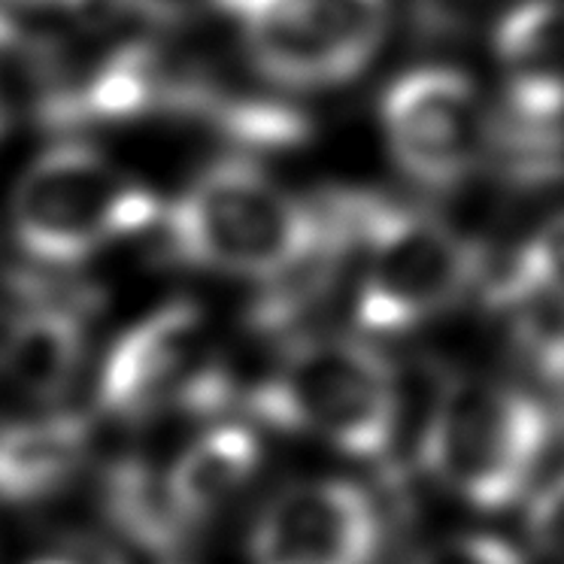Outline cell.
Masks as SVG:
<instances>
[{
    "label": "cell",
    "instance_id": "cell-2",
    "mask_svg": "<svg viewBox=\"0 0 564 564\" xmlns=\"http://www.w3.org/2000/svg\"><path fill=\"white\" fill-rule=\"evenodd\" d=\"M361 252L358 328L398 337L429 325L477 285L482 258L474 240L425 209L380 195H337Z\"/></svg>",
    "mask_w": 564,
    "mask_h": 564
},
{
    "label": "cell",
    "instance_id": "cell-6",
    "mask_svg": "<svg viewBox=\"0 0 564 564\" xmlns=\"http://www.w3.org/2000/svg\"><path fill=\"white\" fill-rule=\"evenodd\" d=\"M246 52L285 88H334L356 79L389 31V0H225Z\"/></svg>",
    "mask_w": 564,
    "mask_h": 564
},
{
    "label": "cell",
    "instance_id": "cell-1",
    "mask_svg": "<svg viewBox=\"0 0 564 564\" xmlns=\"http://www.w3.org/2000/svg\"><path fill=\"white\" fill-rule=\"evenodd\" d=\"M161 225L171 256L183 264L261 285L352 240L334 197L301 200L243 159L216 161L197 173L161 213Z\"/></svg>",
    "mask_w": 564,
    "mask_h": 564
},
{
    "label": "cell",
    "instance_id": "cell-16",
    "mask_svg": "<svg viewBox=\"0 0 564 564\" xmlns=\"http://www.w3.org/2000/svg\"><path fill=\"white\" fill-rule=\"evenodd\" d=\"M513 313V349L540 389L564 404V304H531Z\"/></svg>",
    "mask_w": 564,
    "mask_h": 564
},
{
    "label": "cell",
    "instance_id": "cell-21",
    "mask_svg": "<svg viewBox=\"0 0 564 564\" xmlns=\"http://www.w3.org/2000/svg\"><path fill=\"white\" fill-rule=\"evenodd\" d=\"M7 122H10V110H7V98H3V91H0V137L7 131Z\"/></svg>",
    "mask_w": 564,
    "mask_h": 564
},
{
    "label": "cell",
    "instance_id": "cell-14",
    "mask_svg": "<svg viewBox=\"0 0 564 564\" xmlns=\"http://www.w3.org/2000/svg\"><path fill=\"white\" fill-rule=\"evenodd\" d=\"M98 503L112 540L143 555L171 558L188 540V531L173 513L164 474H155L137 458L107 467L98 486Z\"/></svg>",
    "mask_w": 564,
    "mask_h": 564
},
{
    "label": "cell",
    "instance_id": "cell-18",
    "mask_svg": "<svg viewBox=\"0 0 564 564\" xmlns=\"http://www.w3.org/2000/svg\"><path fill=\"white\" fill-rule=\"evenodd\" d=\"M528 534L540 552L564 564V474L534 495L528 510Z\"/></svg>",
    "mask_w": 564,
    "mask_h": 564
},
{
    "label": "cell",
    "instance_id": "cell-22",
    "mask_svg": "<svg viewBox=\"0 0 564 564\" xmlns=\"http://www.w3.org/2000/svg\"><path fill=\"white\" fill-rule=\"evenodd\" d=\"M34 564H74V562H62V558H46V562H34Z\"/></svg>",
    "mask_w": 564,
    "mask_h": 564
},
{
    "label": "cell",
    "instance_id": "cell-10",
    "mask_svg": "<svg viewBox=\"0 0 564 564\" xmlns=\"http://www.w3.org/2000/svg\"><path fill=\"white\" fill-rule=\"evenodd\" d=\"M0 368L15 392L40 406H58L74 389L88 356L86 310L74 297L40 295L37 282L15 289Z\"/></svg>",
    "mask_w": 564,
    "mask_h": 564
},
{
    "label": "cell",
    "instance_id": "cell-8",
    "mask_svg": "<svg viewBox=\"0 0 564 564\" xmlns=\"http://www.w3.org/2000/svg\"><path fill=\"white\" fill-rule=\"evenodd\" d=\"M382 134L413 183L449 192L477 171L482 149H489V116L462 70L419 67L386 91Z\"/></svg>",
    "mask_w": 564,
    "mask_h": 564
},
{
    "label": "cell",
    "instance_id": "cell-13",
    "mask_svg": "<svg viewBox=\"0 0 564 564\" xmlns=\"http://www.w3.org/2000/svg\"><path fill=\"white\" fill-rule=\"evenodd\" d=\"M91 446V425L70 410L0 425V501L13 507L50 501L83 470Z\"/></svg>",
    "mask_w": 564,
    "mask_h": 564
},
{
    "label": "cell",
    "instance_id": "cell-19",
    "mask_svg": "<svg viewBox=\"0 0 564 564\" xmlns=\"http://www.w3.org/2000/svg\"><path fill=\"white\" fill-rule=\"evenodd\" d=\"M122 13L149 25H183L192 19L225 10V0H112Z\"/></svg>",
    "mask_w": 564,
    "mask_h": 564
},
{
    "label": "cell",
    "instance_id": "cell-4",
    "mask_svg": "<svg viewBox=\"0 0 564 564\" xmlns=\"http://www.w3.org/2000/svg\"><path fill=\"white\" fill-rule=\"evenodd\" d=\"M550 441V406L531 389L455 380L431 406L422 465L458 501L507 510L534 482Z\"/></svg>",
    "mask_w": 564,
    "mask_h": 564
},
{
    "label": "cell",
    "instance_id": "cell-3",
    "mask_svg": "<svg viewBox=\"0 0 564 564\" xmlns=\"http://www.w3.org/2000/svg\"><path fill=\"white\" fill-rule=\"evenodd\" d=\"M258 419L377 465L401 422L398 377L361 337H301L249 392Z\"/></svg>",
    "mask_w": 564,
    "mask_h": 564
},
{
    "label": "cell",
    "instance_id": "cell-5",
    "mask_svg": "<svg viewBox=\"0 0 564 564\" xmlns=\"http://www.w3.org/2000/svg\"><path fill=\"white\" fill-rule=\"evenodd\" d=\"M159 197L95 149L58 143L43 152L13 195V234L43 268H76L161 219Z\"/></svg>",
    "mask_w": 564,
    "mask_h": 564
},
{
    "label": "cell",
    "instance_id": "cell-11",
    "mask_svg": "<svg viewBox=\"0 0 564 564\" xmlns=\"http://www.w3.org/2000/svg\"><path fill=\"white\" fill-rule=\"evenodd\" d=\"M489 152L507 180L552 183L564 171V74L516 67L489 112Z\"/></svg>",
    "mask_w": 564,
    "mask_h": 564
},
{
    "label": "cell",
    "instance_id": "cell-20",
    "mask_svg": "<svg viewBox=\"0 0 564 564\" xmlns=\"http://www.w3.org/2000/svg\"><path fill=\"white\" fill-rule=\"evenodd\" d=\"M15 7H34V10H67V7H79L83 0H10Z\"/></svg>",
    "mask_w": 564,
    "mask_h": 564
},
{
    "label": "cell",
    "instance_id": "cell-9",
    "mask_svg": "<svg viewBox=\"0 0 564 564\" xmlns=\"http://www.w3.org/2000/svg\"><path fill=\"white\" fill-rule=\"evenodd\" d=\"M249 550L252 564H373L380 510L349 479L295 482L270 498Z\"/></svg>",
    "mask_w": 564,
    "mask_h": 564
},
{
    "label": "cell",
    "instance_id": "cell-15",
    "mask_svg": "<svg viewBox=\"0 0 564 564\" xmlns=\"http://www.w3.org/2000/svg\"><path fill=\"white\" fill-rule=\"evenodd\" d=\"M491 297L503 310L564 304V213L528 237L498 276Z\"/></svg>",
    "mask_w": 564,
    "mask_h": 564
},
{
    "label": "cell",
    "instance_id": "cell-12",
    "mask_svg": "<svg viewBox=\"0 0 564 564\" xmlns=\"http://www.w3.org/2000/svg\"><path fill=\"white\" fill-rule=\"evenodd\" d=\"M261 441L237 422L213 425L183 446L164 470L173 513L188 534L219 522L243 498L261 467Z\"/></svg>",
    "mask_w": 564,
    "mask_h": 564
},
{
    "label": "cell",
    "instance_id": "cell-17",
    "mask_svg": "<svg viewBox=\"0 0 564 564\" xmlns=\"http://www.w3.org/2000/svg\"><path fill=\"white\" fill-rule=\"evenodd\" d=\"M413 564H525L513 543L491 534H455L434 543Z\"/></svg>",
    "mask_w": 564,
    "mask_h": 564
},
{
    "label": "cell",
    "instance_id": "cell-7",
    "mask_svg": "<svg viewBox=\"0 0 564 564\" xmlns=\"http://www.w3.org/2000/svg\"><path fill=\"white\" fill-rule=\"evenodd\" d=\"M225 380L207 358V319L192 301H171L124 328L98 370V406L140 425L164 410H216Z\"/></svg>",
    "mask_w": 564,
    "mask_h": 564
}]
</instances>
